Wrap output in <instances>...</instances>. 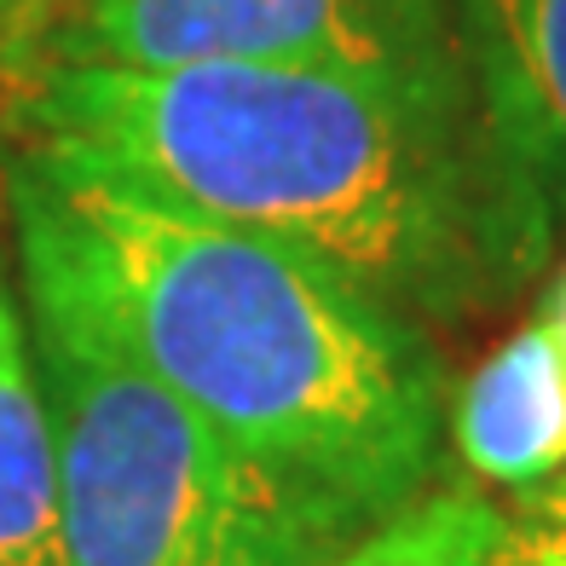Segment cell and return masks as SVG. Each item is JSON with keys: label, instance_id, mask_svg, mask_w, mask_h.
Returning a JSON list of instances; mask_svg holds the SVG:
<instances>
[{"label": "cell", "instance_id": "cell-1", "mask_svg": "<svg viewBox=\"0 0 566 566\" xmlns=\"http://www.w3.org/2000/svg\"><path fill=\"white\" fill-rule=\"evenodd\" d=\"M23 145L261 231L399 318H457L549 254V197L462 75L324 64H0Z\"/></svg>", "mask_w": 566, "mask_h": 566}, {"label": "cell", "instance_id": "cell-2", "mask_svg": "<svg viewBox=\"0 0 566 566\" xmlns=\"http://www.w3.org/2000/svg\"><path fill=\"white\" fill-rule=\"evenodd\" d=\"M12 214L23 266L82 295L336 544L422 497L446 376L394 306L290 243L53 145L12 163Z\"/></svg>", "mask_w": 566, "mask_h": 566}, {"label": "cell", "instance_id": "cell-3", "mask_svg": "<svg viewBox=\"0 0 566 566\" xmlns=\"http://www.w3.org/2000/svg\"><path fill=\"white\" fill-rule=\"evenodd\" d=\"M23 290L59 440L64 566H324L342 549L75 290L30 266Z\"/></svg>", "mask_w": 566, "mask_h": 566}, {"label": "cell", "instance_id": "cell-4", "mask_svg": "<svg viewBox=\"0 0 566 566\" xmlns=\"http://www.w3.org/2000/svg\"><path fill=\"white\" fill-rule=\"evenodd\" d=\"M0 64H324L462 75L451 0H46L0 35Z\"/></svg>", "mask_w": 566, "mask_h": 566}, {"label": "cell", "instance_id": "cell-5", "mask_svg": "<svg viewBox=\"0 0 566 566\" xmlns=\"http://www.w3.org/2000/svg\"><path fill=\"white\" fill-rule=\"evenodd\" d=\"M492 122L566 220V0H451Z\"/></svg>", "mask_w": 566, "mask_h": 566}, {"label": "cell", "instance_id": "cell-6", "mask_svg": "<svg viewBox=\"0 0 566 566\" xmlns=\"http://www.w3.org/2000/svg\"><path fill=\"white\" fill-rule=\"evenodd\" d=\"M451 440L480 480L514 492H532L566 469V370L537 318L462 381L451 405Z\"/></svg>", "mask_w": 566, "mask_h": 566}, {"label": "cell", "instance_id": "cell-7", "mask_svg": "<svg viewBox=\"0 0 566 566\" xmlns=\"http://www.w3.org/2000/svg\"><path fill=\"white\" fill-rule=\"evenodd\" d=\"M0 566H64L53 410L12 301L0 306Z\"/></svg>", "mask_w": 566, "mask_h": 566}, {"label": "cell", "instance_id": "cell-8", "mask_svg": "<svg viewBox=\"0 0 566 566\" xmlns=\"http://www.w3.org/2000/svg\"><path fill=\"white\" fill-rule=\"evenodd\" d=\"M492 521H497V503L469 492H433L399 509L394 521L370 526L365 537L342 544L324 566H469Z\"/></svg>", "mask_w": 566, "mask_h": 566}, {"label": "cell", "instance_id": "cell-9", "mask_svg": "<svg viewBox=\"0 0 566 566\" xmlns=\"http://www.w3.org/2000/svg\"><path fill=\"white\" fill-rule=\"evenodd\" d=\"M469 566H566V521H544V514H503L492 532L480 537Z\"/></svg>", "mask_w": 566, "mask_h": 566}, {"label": "cell", "instance_id": "cell-10", "mask_svg": "<svg viewBox=\"0 0 566 566\" xmlns=\"http://www.w3.org/2000/svg\"><path fill=\"white\" fill-rule=\"evenodd\" d=\"M526 514H544V521H566V469H555L544 485L526 492Z\"/></svg>", "mask_w": 566, "mask_h": 566}, {"label": "cell", "instance_id": "cell-11", "mask_svg": "<svg viewBox=\"0 0 566 566\" xmlns=\"http://www.w3.org/2000/svg\"><path fill=\"white\" fill-rule=\"evenodd\" d=\"M537 324L549 329L555 358H560V370H566V272H560V283H555V290H549V301H544V313H537Z\"/></svg>", "mask_w": 566, "mask_h": 566}, {"label": "cell", "instance_id": "cell-12", "mask_svg": "<svg viewBox=\"0 0 566 566\" xmlns=\"http://www.w3.org/2000/svg\"><path fill=\"white\" fill-rule=\"evenodd\" d=\"M46 7V0H0V35L12 30V23H23V18H35Z\"/></svg>", "mask_w": 566, "mask_h": 566}, {"label": "cell", "instance_id": "cell-13", "mask_svg": "<svg viewBox=\"0 0 566 566\" xmlns=\"http://www.w3.org/2000/svg\"><path fill=\"white\" fill-rule=\"evenodd\" d=\"M0 306H7V290H0Z\"/></svg>", "mask_w": 566, "mask_h": 566}]
</instances>
